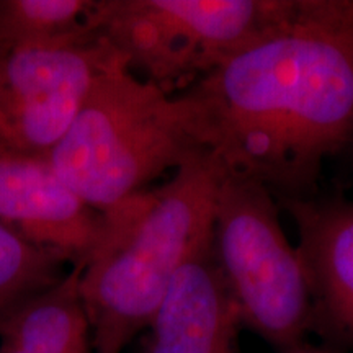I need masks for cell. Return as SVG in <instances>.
Instances as JSON below:
<instances>
[{
    "mask_svg": "<svg viewBox=\"0 0 353 353\" xmlns=\"http://www.w3.org/2000/svg\"><path fill=\"white\" fill-rule=\"evenodd\" d=\"M205 151L306 198L353 138V0H293L263 37L180 94Z\"/></svg>",
    "mask_w": 353,
    "mask_h": 353,
    "instance_id": "cell-1",
    "label": "cell"
},
{
    "mask_svg": "<svg viewBox=\"0 0 353 353\" xmlns=\"http://www.w3.org/2000/svg\"><path fill=\"white\" fill-rule=\"evenodd\" d=\"M224 174L213 152L198 151L164 185L105 211L81 280L94 353H123L149 327L176 272L213 239Z\"/></svg>",
    "mask_w": 353,
    "mask_h": 353,
    "instance_id": "cell-2",
    "label": "cell"
},
{
    "mask_svg": "<svg viewBox=\"0 0 353 353\" xmlns=\"http://www.w3.org/2000/svg\"><path fill=\"white\" fill-rule=\"evenodd\" d=\"M198 151L205 149L183 97L165 94L121 59L97 81L48 161L83 201L105 213Z\"/></svg>",
    "mask_w": 353,
    "mask_h": 353,
    "instance_id": "cell-3",
    "label": "cell"
},
{
    "mask_svg": "<svg viewBox=\"0 0 353 353\" xmlns=\"http://www.w3.org/2000/svg\"><path fill=\"white\" fill-rule=\"evenodd\" d=\"M293 0H95L90 20L132 72L175 95L263 37Z\"/></svg>",
    "mask_w": 353,
    "mask_h": 353,
    "instance_id": "cell-4",
    "label": "cell"
},
{
    "mask_svg": "<svg viewBox=\"0 0 353 353\" xmlns=\"http://www.w3.org/2000/svg\"><path fill=\"white\" fill-rule=\"evenodd\" d=\"M213 247L242 324L272 345L296 347L312 325V293L270 190L226 170L216 196Z\"/></svg>",
    "mask_w": 353,
    "mask_h": 353,
    "instance_id": "cell-5",
    "label": "cell"
},
{
    "mask_svg": "<svg viewBox=\"0 0 353 353\" xmlns=\"http://www.w3.org/2000/svg\"><path fill=\"white\" fill-rule=\"evenodd\" d=\"M121 59L100 33L0 56V145L50 156L97 81Z\"/></svg>",
    "mask_w": 353,
    "mask_h": 353,
    "instance_id": "cell-6",
    "label": "cell"
},
{
    "mask_svg": "<svg viewBox=\"0 0 353 353\" xmlns=\"http://www.w3.org/2000/svg\"><path fill=\"white\" fill-rule=\"evenodd\" d=\"M0 224L74 265L90 257L103 213L83 201L48 157L0 148Z\"/></svg>",
    "mask_w": 353,
    "mask_h": 353,
    "instance_id": "cell-7",
    "label": "cell"
},
{
    "mask_svg": "<svg viewBox=\"0 0 353 353\" xmlns=\"http://www.w3.org/2000/svg\"><path fill=\"white\" fill-rule=\"evenodd\" d=\"M241 325L211 239L167 288L148 327V353H236Z\"/></svg>",
    "mask_w": 353,
    "mask_h": 353,
    "instance_id": "cell-8",
    "label": "cell"
},
{
    "mask_svg": "<svg viewBox=\"0 0 353 353\" xmlns=\"http://www.w3.org/2000/svg\"><path fill=\"white\" fill-rule=\"evenodd\" d=\"M298 234L312 293V324L353 342V201L281 198Z\"/></svg>",
    "mask_w": 353,
    "mask_h": 353,
    "instance_id": "cell-9",
    "label": "cell"
},
{
    "mask_svg": "<svg viewBox=\"0 0 353 353\" xmlns=\"http://www.w3.org/2000/svg\"><path fill=\"white\" fill-rule=\"evenodd\" d=\"M85 262L12 311L0 324V353H87L92 348L90 322L82 298Z\"/></svg>",
    "mask_w": 353,
    "mask_h": 353,
    "instance_id": "cell-10",
    "label": "cell"
},
{
    "mask_svg": "<svg viewBox=\"0 0 353 353\" xmlns=\"http://www.w3.org/2000/svg\"><path fill=\"white\" fill-rule=\"evenodd\" d=\"M95 0H0V56L97 33Z\"/></svg>",
    "mask_w": 353,
    "mask_h": 353,
    "instance_id": "cell-11",
    "label": "cell"
},
{
    "mask_svg": "<svg viewBox=\"0 0 353 353\" xmlns=\"http://www.w3.org/2000/svg\"><path fill=\"white\" fill-rule=\"evenodd\" d=\"M65 262L0 224V324L21 303L56 285Z\"/></svg>",
    "mask_w": 353,
    "mask_h": 353,
    "instance_id": "cell-12",
    "label": "cell"
},
{
    "mask_svg": "<svg viewBox=\"0 0 353 353\" xmlns=\"http://www.w3.org/2000/svg\"><path fill=\"white\" fill-rule=\"evenodd\" d=\"M87 353H94V352H87Z\"/></svg>",
    "mask_w": 353,
    "mask_h": 353,
    "instance_id": "cell-13",
    "label": "cell"
},
{
    "mask_svg": "<svg viewBox=\"0 0 353 353\" xmlns=\"http://www.w3.org/2000/svg\"><path fill=\"white\" fill-rule=\"evenodd\" d=\"M0 148H2V145H0Z\"/></svg>",
    "mask_w": 353,
    "mask_h": 353,
    "instance_id": "cell-14",
    "label": "cell"
}]
</instances>
